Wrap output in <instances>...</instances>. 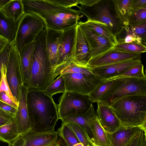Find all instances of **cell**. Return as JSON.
<instances>
[{
	"label": "cell",
	"mask_w": 146,
	"mask_h": 146,
	"mask_svg": "<svg viewBox=\"0 0 146 146\" xmlns=\"http://www.w3.org/2000/svg\"><path fill=\"white\" fill-rule=\"evenodd\" d=\"M83 23L87 27L106 39L114 47L117 44L116 36L106 24L92 21H87Z\"/></svg>",
	"instance_id": "cell-25"
},
{
	"label": "cell",
	"mask_w": 146,
	"mask_h": 146,
	"mask_svg": "<svg viewBox=\"0 0 146 146\" xmlns=\"http://www.w3.org/2000/svg\"><path fill=\"white\" fill-rule=\"evenodd\" d=\"M44 146H60L59 143V141L54 143L50 145Z\"/></svg>",
	"instance_id": "cell-50"
},
{
	"label": "cell",
	"mask_w": 146,
	"mask_h": 146,
	"mask_svg": "<svg viewBox=\"0 0 146 146\" xmlns=\"http://www.w3.org/2000/svg\"><path fill=\"white\" fill-rule=\"evenodd\" d=\"M112 80L113 83L110 88L97 103L110 106L127 96L146 95V78L124 77Z\"/></svg>",
	"instance_id": "cell-5"
},
{
	"label": "cell",
	"mask_w": 146,
	"mask_h": 146,
	"mask_svg": "<svg viewBox=\"0 0 146 146\" xmlns=\"http://www.w3.org/2000/svg\"><path fill=\"white\" fill-rule=\"evenodd\" d=\"M43 92L46 94L52 97V96L59 93H64L65 92L64 80L61 75L53 82Z\"/></svg>",
	"instance_id": "cell-35"
},
{
	"label": "cell",
	"mask_w": 146,
	"mask_h": 146,
	"mask_svg": "<svg viewBox=\"0 0 146 146\" xmlns=\"http://www.w3.org/2000/svg\"><path fill=\"white\" fill-rule=\"evenodd\" d=\"M124 77L146 78L144 72L143 65L142 62L129 68L121 74L105 80V81H110L115 79Z\"/></svg>",
	"instance_id": "cell-32"
},
{
	"label": "cell",
	"mask_w": 146,
	"mask_h": 146,
	"mask_svg": "<svg viewBox=\"0 0 146 146\" xmlns=\"http://www.w3.org/2000/svg\"><path fill=\"white\" fill-rule=\"evenodd\" d=\"M141 129H143L139 127H125L121 125L115 131L110 133L107 131V133L112 146H128Z\"/></svg>",
	"instance_id": "cell-21"
},
{
	"label": "cell",
	"mask_w": 146,
	"mask_h": 146,
	"mask_svg": "<svg viewBox=\"0 0 146 146\" xmlns=\"http://www.w3.org/2000/svg\"><path fill=\"white\" fill-rule=\"evenodd\" d=\"M113 81H104L96 86L89 95V99L92 103H97L99 99L109 90Z\"/></svg>",
	"instance_id": "cell-34"
},
{
	"label": "cell",
	"mask_w": 146,
	"mask_h": 146,
	"mask_svg": "<svg viewBox=\"0 0 146 146\" xmlns=\"http://www.w3.org/2000/svg\"><path fill=\"white\" fill-rule=\"evenodd\" d=\"M116 37L117 44L134 42L146 46V45L133 31L131 27L129 25L123 26Z\"/></svg>",
	"instance_id": "cell-31"
},
{
	"label": "cell",
	"mask_w": 146,
	"mask_h": 146,
	"mask_svg": "<svg viewBox=\"0 0 146 146\" xmlns=\"http://www.w3.org/2000/svg\"><path fill=\"white\" fill-rule=\"evenodd\" d=\"M65 121L66 125L75 135L79 142L84 146H91L88 138L89 135L84 128L74 122Z\"/></svg>",
	"instance_id": "cell-33"
},
{
	"label": "cell",
	"mask_w": 146,
	"mask_h": 146,
	"mask_svg": "<svg viewBox=\"0 0 146 146\" xmlns=\"http://www.w3.org/2000/svg\"><path fill=\"white\" fill-rule=\"evenodd\" d=\"M74 146H84L81 143L79 142L75 144Z\"/></svg>",
	"instance_id": "cell-51"
},
{
	"label": "cell",
	"mask_w": 146,
	"mask_h": 146,
	"mask_svg": "<svg viewBox=\"0 0 146 146\" xmlns=\"http://www.w3.org/2000/svg\"><path fill=\"white\" fill-rule=\"evenodd\" d=\"M99 0H78L81 5L90 6L97 3Z\"/></svg>",
	"instance_id": "cell-46"
},
{
	"label": "cell",
	"mask_w": 146,
	"mask_h": 146,
	"mask_svg": "<svg viewBox=\"0 0 146 146\" xmlns=\"http://www.w3.org/2000/svg\"><path fill=\"white\" fill-rule=\"evenodd\" d=\"M78 25L84 34L88 43L91 58L114 47L106 39L87 27L83 22H78Z\"/></svg>",
	"instance_id": "cell-15"
},
{
	"label": "cell",
	"mask_w": 146,
	"mask_h": 146,
	"mask_svg": "<svg viewBox=\"0 0 146 146\" xmlns=\"http://www.w3.org/2000/svg\"><path fill=\"white\" fill-rule=\"evenodd\" d=\"M0 101L17 109L18 104L12 100L4 92L0 93Z\"/></svg>",
	"instance_id": "cell-44"
},
{
	"label": "cell",
	"mask_w": 146,
	"mask_h": 146,
	"mask_svg": "<svg viewBox=\"0 0 146 146\" xmlns=\"http://www.w3.org/2000/svg\"><path fill=\"white\" fill-rule=\"evenodd\" d=\"M46 29V49L54 72L55 68L57 65L58 49L62 36L63 31L55 30L47 27Z\"/></svg>",
	"instance_id": "cell-20"
},
{
	"label": "cell",
	"mask_w": 146,
	"mask_h": 146,
	"mask_svg": "<svg viewBox=\"0 0 146 146\" xmlns=\"http://www.w3.org/2000/svg\"><path fill=\"white\" fill-rule=\"evenodd\" d=\"M7 62L2 64L1 68V76L0 81V93L1 92H5L12 100L16 103L9 87L7 80L6 76Z\"/></svg>",
	"instance_id": "cell-38"
},
{
	"label": "cell",
	"mask_w": 146,
	"mask_h": 146,
	"mask_svg": "<svg viewBox=\"0 0 146 146\" xmlns=\"http://www.w3.org/2000/svg\"><path fill=\"white\" fill-rule=\"evenodd\" d=\"M54 73L55 78L59 75L66 73L93 74L91 68L78 66L72 61H69L56 66L54 70Z\"/></svg>",
	"instance_id": "cell-28"
},
{
	"label": "cell",
	"mask_w": 146,
	"mask_h": 146,
	"mask_svg": "<svg viewBox=\"0 0 146 146\" xmlns=\"http://www.w3.org/2000/svg\"><path fill=\"white\" fill-rule=\"evenodd\" d=\"M146 8V0H132L131 5V11Z\"/></svg>",
	"instance_id": "cell-43"
},
{
	"label": "cell",
	"mask_w": 146,
	"mask_h": 146,
	"mask_svg": "<svg viewBox=\"0 0 146 146\" xmlns=\"http://www.w3.org/2000/svg\"><path fill=\"white\" fill-rule=\"evenodd\" d=\"M18 22L6 16L0 9V35L9 42L14 41Z\"/></svg>",
	"instance_id": "cell-24"
},
{
	"label": "cell",
	"mask_w": 146,
	"mask_h": 146,
	"mask_svg": "<svg viewBox=\"0 0 146 146\" xmlns=\"http://www.w3.org/2000/svg\"><path fill=\"white\" fill-rule=\"evenodd\" d=\"M146 130H141L128 146H146Z\"/></svg>",
	"instance_id": "cell-39"
},
{
	"label": "cell",
	"mask_w": 146,
	"mask_h": 146,
	"mask_svg": "<svg viewBox=\"0 0 146 146\" xmlns=\"http://www.w3.org/2000/svg\"><path fill=\"white\" fill-rule=\"evenodd\" d=\"M91 58L88 43L84 34L79 26H76L75 43L72 62L77 66L87 67V64Z\"/></svg>",
	"instance_id": "cell-14"
},
{
	"label": "cell",
	"mask_w": 146,
	"mask_h": 146,
	"mask_svg": "<svg viewBox=\"0 0 146 146\" xmlns=\"http://www.w3.org/2000/svg\"><path fill=\"white\" fill-rule=\"evenodd\" d=\"M28 88L27 105L32 131L54 130L59 118L57 106L52 97L43 91Z\"/></svg>",
	"instance_id": "cell-1"
},
{
	"label": "cell",
	"mask_w": 146,
	"mask_h": 146,
	"mask_svg": "<svg viewBox=\"0 0 146 146\" xmlns=\"http://www.w3.org/2000/svg\"><path fill=\"white\" fill-rule=\"evenodd\" d=\"M96 112L92 104L88 111L82 114H72L63 119L62 121H70L77 123L84 128L90 138L92 136L90 126L96 116Z\"/></svg>",
	"instance_id": "cell-22"
},
{
	"label": "cell",
	"mask_w": 146,
	"mask_h": 146,
	"mask_svg": "<svg viewBox=\"0 0 146 146\" xmlns=\"http://www.w3.org/2000/svg\"><path fill=\"white\" fill-rule=\"evenodd\" d=\"M79 11L85 15L87 21H95L107 25L116 36L123 26L116 17L113 0H99L90 6H77Z\"/></svg>",
	"instance_id": "cell-6"
},
{
	"label": "cell",
	"mask_w": 146,
	"mask_h": 146,
	"mask_svg": "<svg viewBox=\"0 0 146 146\" xmlns=\"http://www.w3.org/2000/svg\"><path fill=\"white\" fill-rule=\"evenodd\" d=\"M1 10L6 16L17 22L25 14L22 0H11Z\"/></svg>",
	"instance_id": "cell-27"
},
{
	"label": "cell",
	"mask_w": 146,
	"mask_h": 146,
	"mask_svg": "<svg viewBox=\"0 0 146 146\" xmlns=\"http://www.w3.org/2000/svg\"><path fill=\"white\" fill-rule=\"evenodd\" d=\"M14 116L0 108V127L7 123Z\"/></svg>",
	"instance_id": "cell-42"
},
{
	"label": "cell",
	"mask_w": 146,
	"mask_h": 146,
	"mask_svg": "<svg viewBox=\"0 0 146 146\" xmlns=\"http://www.w3.org/2000/svg\"><path fill=\"white\" fill-rule=\"evenodd\" d=\"M90 128L92 136L91 139L93 143L100 146H112L107 131L102 127L96 116Z\"/></svg>",
	"instance_id": "cell-23"
},
{
	"label": "cell",
	"mask_w": 146,
	"mask_h": 146,
	"mask_svg": "<svg viewBox=\"0 0 146 146\" xmlns=\"http://www.w3.org/2000/svg\"><path fill=\"white\" fill-rule=\"evenodd\" d=\"M20 65L19 51L14 43L6 63V76L9 87L15 102L18 104L19 89L20 84L19 83L17 74L19 73L20 76Z\"/></svg>",
	"instance_id": "cell-12"
},
{
	"label": "cell",
	"mask_w": 146,
	"mask_h": 146,
	"mask_svg": "<svg viewBox=\"0 0 146 146\" xmlns=\"http://www.w3.org/2000/svg\"><path fill=\"white\" fill-rule=\"evenodd\" d=\"M97 103L96 115L104 129L110 133L118 129L121 125L111 107L99 103Z\"/></svg>",
	"instance_id": "cell-19"
},
{
	"label": "cell",
	"mask_w": 146,
	"mask_h": 146,
	"mask_svg": "<svg viewBox=\"0 0 146 146\" xmlns=\"http://www.w3.org/2000/svg\"><path fill=\"white\" fill-rule=\"evenodd\" d=\"M114 47L117 50L130 53L141 54L146 51L145 46L134 42L117 44Z\"/></svg>",
	"instance_id": "cell-37"
},
{
	"label": "cell",
	"mask_w": 146,
	"mask_h": 146,
	"mask_svg": "<svg viewBox=\"0 0 146 146\" xmlns=\"http://www.w3.org/2000/svg\"><path fill=\"white\" fill-rule=\"evenodd\" d=\"M10 1L11 0H0V9L2 10Z\"/></svg>",
	"instance_id": "cell-48"
},
{
	"label": "cell",
	"mask_w": 146,
	"mask_h": 146,
	"mask_svg": "<svg viewBox=\"0 0 146 146\" xmlns=\"http://www.w3.org/2000/svg\"><path fill=\"white\" fill-rule=\"evenodd\" d=\"M61 75L64 80L65 92H75L88 95L105 80L94 74L66 73Z\"/></svg>",
	"instance_id": "cell-9"
},
{
	"label": "cell",
	"mask_w": 146,
	"mask_h": 146,
	"mask_svg": "<svg viewBox=\"0 0 146 146\" xmlns=\"http://www.w3.org/2000/svg\"><path fill=\"white\" fill-rule=\"evenodd\" d=\"M46 28L38 35L35 40L30 87L43 91L55 79L54 69L46 49Z\"/></svg>",
	"instance_id": "cell-3"
},
{
	"label": "cell",
	"mask_w": 146,
	"mask_h": 146,
	"mask_svg": "<svg viewBox=\"0 0 146 146\" xmlns=\"http://www.w3.org/2000/svg\"><path fill=\"white\" fill-rule=\"evenodd\" d=\"M28 88L23 84H20L19 89L18 106L14 116L15 122L20 135L32 130L27 105V94Z\"/></svg>",
	"instance_id": "cell-13"
},
{
	"label": "cell",
	"mask_w": 146,
	"mask_h": 146,
	"mask_svg": "<svg viewBox=\"0 0 146 146\" xmlns=\"http://www.w3.org/2000/svg\"><path fill=\"white\" fill-rule=\"evenodd\" d=\"M146 22V8L131 11L128 19V25L134 27Z\"/></svg>",
	"instance_id": "cell-36"
},
{
	"label": "cell",
	"mask_w": 146,
	"mask_h": 146,
	"mask_svg": "<svg viewBox=\"0 0 146 146\" xmlns=\"http://www.w3.org/2000/svg\"><path fill=\"white\" fill-rule=\"evenodd\" d=\"M142 62L141 59L132 60L91 68L93 74L106 80L121 74L129 68Z\"/></svg>",
	"instance_id": "cell-17"
},
{
	"label": "cell",
	"mask_w": 146,
	"mask_h": 146,
	"mask_svg": "<svg viewBox=\"0 0 146 146\" xmlns=\"http://www.w3.org/2000/svg\"><path fill=\"white\" fill-rule=\"evenodd\" d=\"M89 95L66 91L63 93L56 105L59 119L61 120L72 114H82L86 112L92 103Z\"/></svg>",
	"instance_id": "cell-8"
},
{
	"label": "cell",
	"mask_w": 146,
	"mask_h": 146,
	"mask_svg": "<svg viewBox=\"0 0 146 146\" xmlns=\"http://www.w3.org/2000/svg\"><path fill=\"white\" fill-rule=\"evenodd\" d=\"M24 13H36L42 18L47 27L64 31L76 25L80 17L78 10L53 4L47 0H22Z\"/></svg>",
	"instance_id": "cell-2"
},
{
	"label": "cell",
	"mask_w": 146,
	"mask_h": 146,
	"mask_svg": "<svg viewBox=\"0 0 146 146\" xmlns=\"http://www.w3.org/2000/svg\"><path fill=\"white\" fill-rule=\"evenodd\" d=\"M54 5L65 8H72L77 6L78 4V0H47Z\"/></svg>",
	"instance_id": "cell-41"
},
{
	"label": "cell",
	"mask_w": 146,
	"mask_h": 146,
	"mask_svg": "<svg viewBox=\"0 0 146 146\" xmlns=\"http://www.w3.org/2000/svg\"><path fill=\"white\" fill-rule=\"evenodd\" d=\"M14 116L5 124L0 127V140L8 144L20 135Z\"/></svg>",
	"instance_id": "cell-26"
},
{
	"label": "cell",
	"mask_w": 146,
	"mask_h": 146,
	"mask_svg": "<svg viewBox=\"0 0 146 146\" xmlns=\"http://www.w3.org/2000/svg\"><path fill=\"white\" fill-rule=\"evenodd\" d=\"M43 19L34 13H25L18 22L14 43L19 51L34 41L46 27Z\"/></svg>",
	"instance_id": "cell-7"
},
{
	"label": "cell",
	"mask_w": 146,
	"mask_h": 146,
	"mask_svg": "<svg viewBox=\"0 0 146 146\" xmlns=\"http://www.w3.org/2000/svg\"><path fill=\"white\" fill-rule=\"evenodd\" d=\"M62 121L61 126L57 131L59 137V143L60 146H74L79 142L73 132L66 125L65 121Z\"/></svg>",
	"instance_id": "cell-30"
},
{
	"label": "cell",
	"mask_w": 146,
	"mask_h": 146,
	"mask_svg": "<svg viewBox=\"0 0 146 146\" xmlns=\"http://www.w3.org/2000/svg\"><path fill=\"white\" fill-rule=\"evenodd\" d=\"M58 141L57 133L54 130L40 132L31 130L20 135L8 146H44Z\"/></svg>",
	"instance_id": "cell-10"
},
{
	"label": "cell",
	"mask_w": 146,
	"mask_h": 146,
	"mask_svg": "<svg viewBox=\"0 0 146 146\" xmlns=\"http://www.w3.org/2000/svg\"><path fill=\"white\" fill-rule=\"evenodd\" d=\"M110 107L121 125L139 127L146 130V95L127 96Z\"/></svg>",
	"instance_id": "cell-4"
},
{
	"label": "cell",
	"mask_w": 146,
	"mask_h": 146,
	"mask_svg": "<svg viewBox=\"0 0 146 146\" xmlns=\"http://www.w3.org/2000/svg\"><path fill=\"white\" fill-rule=\"evenodd\" d=\"M141 54L123 52L113 47L91 58L88 62L87 67L92 68L130 60L141 59Z\"/></svg>",
	"instance_id": "cell-11"
},
{
	"label": "cell",
	"mask_w": 146,
	"mask_h": 146,
	"mask_svg": "<svg viewBox=\"0 0 146 146\" xmlns=\"http://www.w3.org/2000/svg\"><path fill=\"white\" fill-rule=\"evenodd\" d=\"M88 139L90 143L91 146H100V145H97L95 143H93L91 140V138L89 136H88Z\"/></svg>",
	"instance_id": "cell-49"
},
{
	"label": "cell",
	"mask_w": 146,
	"mask_h": 146,
	"mask_svg": "<svg viewBox=\"0 0 146 146\" xmlns=\"http://www.w3.org/2000/svg\"><path fill=\"white\" fill-rule=\"evenodd\" d=\"M35 40L19 51L20 73L22 82L27 88L31 87V71L33 59Z\"/></svg>",
	"instance_id": "cell-18"
},
{
	"label": "cell",
	"mask_w": 146,
	"mask_h": 146,
	"mask_svg": "<svg viewBox=\"0 0 146 146\" xmlns=\"http://www.w3.org/2000/svg\"><path fill=\"white\" fill-rule=\"evenodd\" d=\"M76 25L63 31V35L58 49L56 66L69 61H72Z\"/></svg>",
	"instance_id": "cell-16"
},
{
	"label": "cell",
	"mask_w": 146,
	"mask_h": 146,
	"mask_svg": "<svg viewBox=\"0 0 146 146\" xmlns=\"http://www.w3.org/2000/svg\"><path fill=\"white\" fill-rule=\"evenodd\" d=\"M14 41H9L0 53V81L1 76V68L3 63L7 62L9 54Z\"/></svg>",
	"instance_id": "cell-40"
},
{
	"label": "cell",
	"mask_w": 146,
	"mask_h": 146,
	"mask_svg": "<svg viewBox=\"0 0 146 146\" xmlns=\"http://www.w3.org/2000/svg\"><path fill=\"white\" fill-rule=\"evenodd\" d=\"M132 1L113 0L116 17L120 20L123 26L128 25Z\"/></svg>",
	"instance_id": "cell-29"
},
{
	"label": "cell",
	"mask_w": 146,
	"mask_h": 146,
	"mask_svg": "<svg viewBox=\"0 0 146 146\" xmlns=\"http://www.w3.org/2000/svg\"><path fill=\"white\" fill-rule=\"evenodd\" d=\"M9 42L7 39L0 35V53Z\"/></svg>",
	"instance_id": "cell-47"
},
{
	"label": "cell",
	"mask_w": 146,
	"mask_h": 146,
	"mask_svg": "<svg viewBox=\"0 0 146 146\" xmlns=\"http://www.w3.org/2000/svg\"><path fill=\"white\" fill-rule=\"evenodd\" d=\"M0 108L5 111L14 116L16 114L17 109L0 101Z\"/></svg>",
	"instance_id": "cell-45"
}]
</instances>
